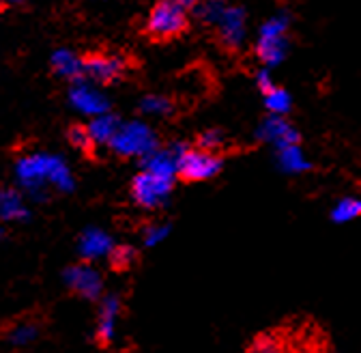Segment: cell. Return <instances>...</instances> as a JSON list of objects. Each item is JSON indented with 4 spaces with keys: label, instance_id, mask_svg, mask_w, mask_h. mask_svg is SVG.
I'll list each match as a JSON object with an SVG mask.
<instances>
[{
    "label": "cell",
    "instance_id": "d4e9b609",
    "mask_svg": "<svg viewBox=\"0 0 361 353\" xmlns=\"http://www.w3.org/2000/svg\"><path fill=\"white\" fill-rule=\"evenodd\" d=\"M174 3H178L180 7H198L200 3H202V0H174Z\"/></svg>",
    "mask_w": 361,
    "mask_h": 353
},
{
    "label": "cell",
    "instance_id": "603a6c76",
    "mask_svg": "<svg viewBox=\"0 0 361 353\" xmlns=\"http://www.w3.org/2000/svg\"><path fill=\"white\" fill-rule=\"evenodd\" d=\"M221 143H224L221 131H219V129H209V131H204V134L200 136L198 147L204 149V151H213V153H215V151L221 147Z\"/></svg>",
    "mask_w": 361,
    "mask_h": 353
},
{
    "label": "cell",
    "instance_id": "5b68a950",
    "mask_svg": "<svg viewBox=\"0 0 361 353\" xmlns=\"http://www.w3.org/2000/svg\"><path fill=\"white\" fill-rule=\"evenodd\" d=\"M176 155V176L188 184L207 181L221 170V157L213 151H204L200 147L190 149L180 147L174 151Z\"/></svg>",
    "mask_w": 361,
    "mask_h": 353
},
{
    "label": "cell",
    "instance_id": "e0dca14e",
    "mask_svg": "<svg viewBox=\"0 0 361 353\" xmlns=\"http://www.w3.org/2000/svg\"><path fill=\"white\" fill-rule=\"evenodd\" d=\"M264 95V106L269 110V114L276 116H286L293 108V100L288 95V91H284L282 86H271L269 91L262 93Z\"/></svg>",
    "mask_w": 361,
    "mask_h": 353
},
{
    "label": "cell",
    "instance_id": "ac0fdd59",
    "mask_svg": "<svg viewBox=\"0 0 361 353\" xmlns=\"http://www.w3.org/2000/svg\"><path fill=\"white\" fill-rule=\"evenodd\" d=\"M357 217H361V196H344L331 209V220L338 225L353 222Z\"/></svg>",
    "mask_w": 361,
    "mask_h": 353
},
{
    "label": "cell",
    "instance_id": "8992f818",
    "mask_svg": "<svg viewBox=\"0 0 361 353\" xmlns=\"http://www.w3.org/2000/svg\"><path fill=\"white\" fill-rule=\"evenodd\" d=\"M188 9L180 7L174 0H161L157 3L149 16L147 28L151 32V37L155 39H172L176 37L180 30L188 24Z\"/></svg>",
    "mask_w": 361,
    "mask_h": 353
},
{
    "label": "cell",
    "instance_id": "30bf717a",
    "mask_svg": "<svg viewBox=\"0 0 361 353\" xmlns=\"http://www.w3.org/2000/svg\"><path fill=\"white\" fill-rule=\"evenodd\" d=\"M258 138H262L269 145H274L276 149H282L288 145H299L297 129L284 116H276V114H269V119L262 121V125L258 127Z\"/></svg>",
    "mask_w": 361,
    "mask_h": 353
},
{
    "label": "cell",
    "instance_id": "44dd1931",
    "mask_svg": "<svg viewBox=\"0 0 361 353\" xmlns=\"http://www.w3.org/2000/svg\"><path fill=\"white\" fill-rule=\"evenodd\" d=\"M24 211L22 198L13 190H0V215L5 217H16L18 213Z\"/></svg>",
    "mask_w": 361,
    "mask_h": 353
},
{
    "label": "cell",
    "instance_id": "7a4b0ae2",
    "mask_svg": "<svg viewBox=\"0 0 361 353\" xmlns=\"http://www.w3.org/2000/svg\"><path fill=\"white\" fill-rule=\"evenodd\" d=\"M18 176L30 188L41 186L43 181H50L59 188H69L71 186V174L69 168L63 164L61 157L48 155V153H35L18 164Z\"/></svg>",
    "mask_w": 361,
    "mask_h": 353
},
{
    "label": "cell",
    "instance_id": "3957f363",
    "mask_svg": "<svg viewBox=\"0 0 361 353\" xmlns=\"http://www.w3.org/2000/svg\"><path fill=\"white\" fill-rule=\"evenodd\" d=\"M288 26L286 13L271 16L258 30L256 54L267 67H278L288 54Z\"/></svg>",
    "mask_w": 361,
    "mask_h": 353
},
{
    "label": "cell",
    "instance_id": "7c38bea8",
    "mask_svg": "<svg viewBox=\"0 0 361 353\" xmlns=\"http://www.w3.org/2000/svg\"><path fill=\"white\" fill-rule=\"evenodd\" d=\"M52 69L65 78V80H80V76L84 73V61L73 52V50H67V48H61L52 54Z\"/></svg>",
    "mask_w": 361,
    "mask_h": 353
},
{
    "label": "cell",
    "instance_id": "4fadbf2b",
    "mask_svg": "<svg viewBox=\"0 0 361 353\" xmlns=\"http://www.w3.org/2000/svg\"><path fill=\"white\" fill-rule=\"evenodd\" d=\"M118 125H121V121L114 114L106 112V114H99V116L90 119L86 129H88V134H90V138H93L95 145H110V140L116 134Z\"/></svg>",
    "mask_w": 361,
    "mask_h": 353
},
{
    "label": "cell",
    "instance_id": "52a82bcc",
    "mask_svg": "<svg viewBox=\"0 0 361 353\" xmlns=\"http://www.w3.org/2000/svg\"><path fill=\"white\" fill-rule=\"evenodd\" d=\"M211 26L217 30L224 46H228V48H239L247 35L245 11L241 7L228 5V3L221 5V9L217 11V16L211 22Z\"/></svg>",
    "mask_w": 361,
    "mask_h": 353
},
{
    "label": "cell",
    "instance_id": "277c9868",
    "mask_svg": "<svg viewBox=\"0 0 361 353\" xmlns=\"http://www.w3.org/2000/svg\"><path fill=\"white\" fill-rule=\"evenodd\" d=\"M108 147L123 157H147L151 151L157 149V138L147 123L127 121L118 125Z\"/></svg>",
    "mask_w": 361,
    "mask_h": 353
},
{
    "label": "cell",
    "instance_id": "ffe728a7",
    "mask_svg": "<svg viewBox=\"0 0 361 353\" xmlns=\"http://www.w3.org/2000/svg\"><path fill=\"white\" fill-rule=\"evenodd\" d=\"M140 110L147 114V116H166L170 110H172V104L168 97L164 95H147L142 102H140Z\"/></svg>",
    "mask_w": 361,
    "mask_h": 353
},
{
    "label": "cell",
    "instance_id": "9a60e30c",
    "mask_svg": "<svg viewBox=\"0 0 361 353\" xmlns=\"http://www.w3.org/2000/svg\"><path fill=\"white\" fill-rule=\"evenodd\" d=\"M278 162H280V168L290 174L305 172L310 168V162L299 145H288V147L278 149Z\"/></svg>",
    "mask_w": 361,
    "mask_h": 353
},
{
    "label": "cell",
    "instance_id": "9c48e42d",
    "mask_svg": "<svg viewBox=\"0 0 361 353\" xmlns=\"http://www.w3.org/2000/svg\"><path fill=\"white\" fill-rule=\"evenodd\" d=\"M67 285L71 293L86 299H95L102 291V276L90 263H78L67 272Z\"/></svg>",
    "mask_w": 361,
    "mask_h": 353
},
{
    "label": "cell",
    "instance_id": "5bb4252c",
    "mask_svg": "<svg viewBox=\"0 0 361 353\" xmlns=\"http://www.w3.org/2000/svg\"><path fill=\"white\" fill-rule=\"evenodd\" d=\"M140 261V254L133 246H127V244H121V246H114L110 252H108V263L112 272L116 274H123V272H129L133 270V265Z\"/></svg>",
    "mask_w": 361,
    "mask_h": 353
},
{
    "label": "cell",
    "instance_id": "6da1fadb",
    "mask_svg": "<svg viewBox=\"0 0 361 353\" xmlns=\"http://www.w3.org/2000/svg\"><path fill=\"white\" fill-rule=\"evenodd\" d=\"M176 179L174 151L155 149L145 157L142 170L131 181V198L142 209H157L166 203Z\"/></svg>",
    "mask_w": 361,
    "mask_h": 353
},
{
    "label": "cell",
    "instance_id": "8fae6325",
    "mask_svg": "<svg viewBox=\"0 0 361 353\" xmlns=\"http://www.w3.org/2000/svg\"><path fill=\"white\" fill-rule=\"evenodd\" d=\"M125 71V61L114 56V54H95L88 61H84V73L93 80V82H114L116 78H121Z\"/></svg>",
    "mask_w": 361,
    "mask_h": 353
},
{
    "label": "cell",
    "instance_id": "d6986e66",
    "mask_svg": "<svg viewBox=\"0 0 361 353\" xmlns=\"http://www.w3.org/2000/svg\"><path fill=\"white\" fill-rule=\"evenodd\" d=\"M118 313V308L114 304V299L106 301L102 306V317H99V325H97V345L99 347H108L112 340V328H114V317Z\"/></svg>",
    "mask_w": 361,
    "mask_h": 353
},
{
    "label": "cell",
    "instance_id": "7402d4cb",
    "mask_svg": "<svg viewBox=\"0 0 361 353\" xmlns=\"http://www.w3.org/2000/svg\"><path fill=\"white\" fill-rule=\"evenodd\" d=\"M69 140H71V145L75 147V149H80V151H93L95 149V143H93V138H90V134H88V129L86 127H80V125H75V127H71L69 129Z\"/></svg>",
    "mask_w": 361,
    "mask_h": 353
},
{
    "label": "cell",
    "instance_id": "ba28073f",
    "mask_svg": "<svg viewBox=\"0 0 361 353\" xmlns=\"http://www.w3.org/2000/svg\"><path fill=\"white\" fill-rule=\"evenodd\" d=\"M69 104L84 116H99L110 112V102L108 97L99 91L93 82L75 80L73 86L69 88Z\"/></svg>",
    "mask_w": 361,
    "mask_h": 353
},
{
    "label": "cell",
    "instance_id": "484cf974",
    "mask_svg": "<svg viewBox=\"0 0 361 353\" xmlns=\"http://www.w3.org/2000/svg\"><path fill=\"white\" fill-rule=\"evenodd\" d=\"M7 5H20V3H24V0H5Z\"/></svg>",
    "mask_w": 361,
    "mask_h": 353
},
{
    "label": "cell",
    "instance_id": "cb8c5ba5",
    "mask_svg": "<svg viewBox=\"0 0 361 353\" xmlns=\"http://www.w3.org/2000/svg\"><path fill=\"white\" fill-rule=\"evenodd\" d=\"M256 82H258V88L264 93V91H269L271 86H276V82H274V78H271V71L269 69H262V71H258V76H256Z\"/></svg>",
    "mask_w": 361,
    "mask_h": 353
},
{
    "label": "cell",
    "instance_id": "2e32d148",
    "mask_svg": "<svg viewBox=\"0 0 361 353\" xmlns=\"http://www.w3.org/2000/svg\"><path fill=\"white\" fill-rule=\"evenodd\" d=\"M245 353H288V345L282 334L278 332H264L258 334Z\"/></svg>",
    "mask_w": 361,
    "mask_h": 353
}]
</instances>
